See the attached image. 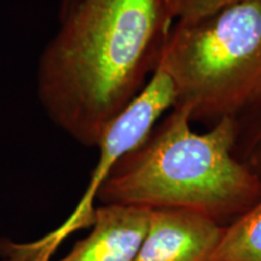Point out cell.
<instances>
[{"label":"cell","mask_w":261,"mask_h":261,"mask_svg":"<svg viewBox=\"0 0 261 261\" xmlns=\"http://www.w3.org/2000/svg\"><path fill=\"white\" fill-rule=\"evenodd\" d=\"M172 22L169 0H80L39 61L38 96L51 121L97 146L154 74Z\"/></svg>","instance_id":"cell-1"},{"label":"cell","mask_w":261,"mask_h":261,"mask_svg":"<svg viewBox=\"0 0 261 261\" xmlns=\"http://www.w3.org/2000/svg\"><path fill=\"white\" fill-rule=\"evenodd\" d=\"M238 122L223 119L205 133L188 109L173 107L98 189L102 204L181 210L227 226L261 198V177L234 154Z\"/></svg>","instance_id":"cell-2"},{"label":"cell","mask_w":261,"mask_h":261,"mask_svg":"<svg viewBox=\"0 0 261 261\" xmlns=\"http://www.w3.org/2000/svg\"><path fill=\"white\" fill-rule=\"evenodd\" d=\"M158 68L191 121L237 122L261 108V0L172 25Z\"/></svg>","instance_id":"cell-3"},{"label":"cell","mask_w":261,"mask_h":261,"mask_svg":"<svg viewBox=\"0 0 261 261\" xmlns=\"http://www.w3.org/2000/svg\"><path fill=\"white\" fill-rule=\"evenodd\" d=\"M174 104L175 92L171 79L165 71L156 68L142 92L104 129L97 144L99 159L79 204L60 228L42 238L52 252L74 231L92 226L96 211L94 201L100 184L123 156L138 148L148 138L162 114Z\"/></svg>","instance_id":"cell-4"},{"label":"cell","mask_w":261,"mask_h":261,"mask_svg":"<svg viewBox=\"0 0 261 261\" xmlns=\"http://www.w3.org/2000/svg\"><path fill=\"white\" fill-rule=\"evenodd\" d=\"M224 227L194 212L154 210L135 261H210Z\"/></svg>","instance_id":"cell-5"},{"label":"cell","mask_w":261,"mask_h":261,"mask_svg":"<svg viewBox=\"0 0 261 261\" xmlns=\"http://www.w3.org/2000/svg\"><path fill=\"white\" fill-rule=\"evenodd\" d=\"M150 210L102 204L94 211L92 231L61 261H135L149 226Z\"/></svg>","instance_id":"cell-6"},{"label":"cell","mask_w":261,"mask_h":261,"mask_svg":"<svg viewBox=\"0 0 261 261\" xmlns=\"http://www.w3.org/2000/svg\"><path fill=\"white\" fill-rule=\"evenodd\" d=\"M210 261H261V198L224 227Z\"/></svg>","instance_id":"cell-7"},{"label":"cell","mask_w":261,"mask_h":261,"mask_svg":"<svg viewBox=\"0 0 261 261\" xmlns=\"http://www.w3.org/2000/svg\"><path fill=\"white\" fill-rule=\"evenodd\" d=\"M246 2L250 0H169V10L173 19L192 22Z\"/></svg>","instance_id":"cell-8"},{"label":"cell","mask_w":261,"mask_h":261,"mask_svg":"<svg viewBox=\"0 0 261 261\" xmlns=\"http://www.w3.org/2000/svg\"><path fill=\"white\" fill-rule=\"evenodd\" d=\"M255 114L259 120L246 136H238L234 154L261 177V108L252 115Z\"/></svg>","instance_id":"cell-9"},{"label":"cell","mask_w":261,"mask_h":261,"mask_svg":"<svg viewBox=\"0 0 261 261\" xmlns=\"http://www.w3.org/2000/svg\"><path fill=\"white\" fill-rule=\"evenodd\" d=\"M80 3V0H61L60 3V21L67 17L70 11Z\"/></svg>","instance_id":"cell-10"}]
</instances>
